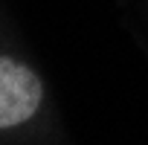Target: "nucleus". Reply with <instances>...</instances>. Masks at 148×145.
<instances>
[{"mask_svg": "<svg viewBox=\"0 0 148 145\" xmlns=\"http://www.w3.org/2000/svg\"><path fill=\"white\" fill-rule=\"evenodd\" d=\"M44 90L38 76L21 61L0 55V128H15L35 116Z\"/></svg>", "mask_w": 148, "mask_h": 145, "instance_id": "nucleus-1", "label": "nucleus"}]
</instances>
